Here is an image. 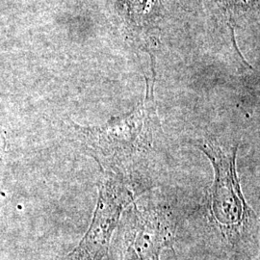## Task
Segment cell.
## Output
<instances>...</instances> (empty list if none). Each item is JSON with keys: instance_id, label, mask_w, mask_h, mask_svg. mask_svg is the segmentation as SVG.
<instances>
[{"instance_id": "6da1fadb", "label": "cell", "mask_w": 260, "mask_h": 260, "mask_svg": "<svg viewBox=\"0 0 260 260\" xmlns=\"http://www.w3.org/2000/svg\"><path fill=\"white\" fill-rule=\"evenodd\" d=\"M75 138L98 162L103 174L122 177L139 185L140 178L154 167L165 150V138L158 119L152 90L136 108L102 126L73 125Z\"/></svg>"}, {"instance_id": "7a4b0ae2", "label": "cell", "mask_w": 260, "mask_h": 260, "mask_svg": "<svg viewBox=\"0 0 260 260\" xmlns=\"http://www.w3.org/2000/svg\"><path fill=\"white\" fill-rule=\"evenodd\" d=\"M197 147L213 166L206 205L218 239L233 259L251 260L258 254L259 219L242 193L236 168L238 147L224 148L213 139L202 140Z\"/></svg>"}, {"instance_id": "3957f363", "label": "cell", "mask_w": 260, "mask_h": 260, "mask_svg": "<svg viewBox=\"0 0 260 260\" xmlns=\"http://www.w3.org/2000/svg\"><path fill=\"white\" fill-rule=\"evenodd\" d=\"M113 248V260H161L175 253L179 213L171 202L146 197L129 205Z\"/></svg>"}, {"instance_id": "277c9868", "label": "cell", "mask_w": 260, "mask_h": 260, "mask_svg": "<svg viewBox=\"0 0 260 260\" xmlns=\"http://www.w3.org/2000/svg\"><path fill=\"white\" fill-rule=\"evenodd\" d=\"M146 191V187L135 182L103 174L93 221L82 240L66 260L104 259L124 209Z\"/></svg>"}, {"instance_id": "5b68a950", "label": "cell", "mask_w": 260, "mask_h": 260, "mask_svg": "<svg viewBox=\"0 0 260 260\" xmlns=\"http://www.w3.org/2000/svg\"><path fill=\"white\" fill-rule=\"evenodd\" d=\"M126 14L134 22L143 24L155 19L160 11L159 0H122Z\"/></svg>"}, {"instance_id": "8992f818", "label": "cell", "mask_w": 260, "mask_h": 260, "mask_svg": "<svg viewBox=\"0 0 260 260\" xmlns=\"http://www.w3.org/2000/svg\"><path fill=\"white\" fill-rule=\"evenodd\" d=\"M175 260H177V258H176V256H175Z\"/></svg>"}]
</instances>
